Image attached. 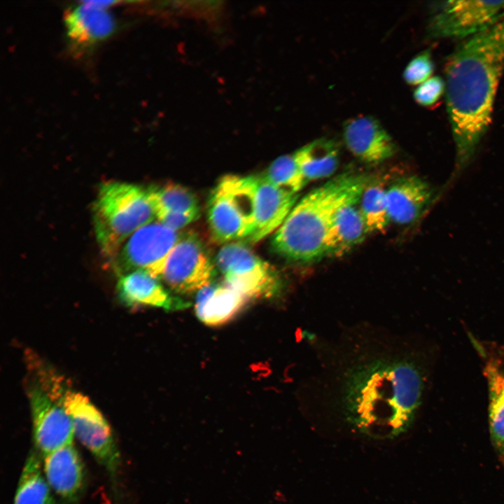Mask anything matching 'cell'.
<instances>
[{"mask_svg":"<svg viewBox=\"0 0 504 504\" xmlns=\"http://www.w3.org/2000/svg\"><path fill=\"white\" fill-rule=\"evenodd\" d=\"M338 361L326 398L351 426L396 436L409 426L424 391L422 372L398 346L364 342Z\"/></svg>","mask_w":504,"mask_h":504,"instance_id":"6da1fadb","label":"cell"},{"mask_svg":"<svg viewBox=\"0 0 504 504\" xmlns=\"http://www.w3.org/2000/svg\"><path fill=\"white\" fill-rule=\"evenodd\" d=\"M503 72L504 13L461 44L445 68L447 108L455 146L451 183L470 164L486 132Z\"/></svg>","mask_w":504,"mask_h":504,"instance_id":"7a4b0ae2","label":"cell"},{"mask_svg":"<svg viewBox=\"0 0 504 504\" xmlns=\"http://www.w3.org/2000/svg\"><path fill=\"white\" fill-rule=\"evenodd\" d=\"M370 180L365 174L346 172L309 192L274 233V251L298 262L324 257L326 238L335 215L344 205L358 200Z\"/></svg>","mask_w":504,"mask_h":504,"instance_id":"3957f363","label":"cell"},{"mask_svg":"<svg viewBox=\"0 0 504 504\" xmlns=\"http://www.w3.org/2000/svg\"><path fill=\"white\" fill-rule=\"evenodd\" d=\"M92 214L97 242L110 261L135 231L157 218L149 188L119 181L100 186Z\"/></svg>","mask_w":504,"mask_h":504,"instance_id":"277c9868","label":"cell"},{"mask_svg":"<svg viewBox=\"0 0 504 504\" xmlns=\"http://www.w3.org/2000/svg\"><path fill=\"white\" fill-rule=\"evenodd\" d=\"M41 386L62 405L80 442L109 473L115 475L120 461V453L111 428L102 412L54 370L45 376Z\"/></svg>","mask_w":504,"mask_h":504,"instance_id":"5b68a950","label":"cell"},{"mask_svg":"<svg viewBox=\"0 0 504 504\" xmlns=\"http://www.w3.org/2000/svg\"><path fill=\"white\" fill-rule=\"evenodd\" d=\"M257 176L226 175L213 190L208 223L218 243L246 240L255 224Z\"/></svg>","mask_w":504,"mask_h":504,"instance_id":"8992f818","label":"cell"},{"mask_svg":"<svg viewBox=\"0 0 504 504\" xmlns=\"http://www.w3.org/2000/svg\"><path fill=\"white\" fill-rule=\"evenodd\" d=\"M181 236L158 220L150 222L123 243L111 261V265L119 276L144 270L162 278L168 257Z\"/></svg>","mask_w":504,"mask_h":504,"instance_id":"52a82bcc","label":"cell"},{"mask_svg":"<svg viewBox=\"0 0 504 504\" xmlns=\"http://www.w3.org/2000/svg\"><path fill=\"white\" fill-rule=\"evenodd\" d=\"M216 264L224 282L250 300L273 296L281 288L276 270L243 243L230 242L223 246Z\"/></svg>","mask_w":504,"mask_h":504,"instance_id":"ba28073f","label":"cell"},{"mask_svg":"<svg viewBox=\"0 0 504 504\" xmlns=\"http://www.w3.org/2000/svg\"><path fill=\"white\" fill-rule=\"evenodd\" d=\"M504 13V1H447L435 6L428 34L435 38L471 37L493 24Z\"/></svg>","mask_w":504,"mask_h":504,"instance_id":"9c48e42d","label":"cell"},{"mask_svg":"<svg viewBox=\"0 0 504 504\" xmlns=\"http://www.w3.org/2000/svg\"><path fill=\"white\" fill-rule=\"evenodd\" d=\"M27 385L33 422L35 449L44 457L52 451L73 443L74 430L70 417L62 405L54 400L36 380Z\"/></svg>","mask_w":504,"mask_h":504,"instance_id":"30bf717a","label":"cell"},{"mask_svg":"<svg viewBox=\"0 0 504 504\" xmlns=\"http://www.w3.org/2000/svg\"><path fill=\"white\" fill-rule=\"evenodd\" d=\"M214 267L200 240L181 236L169 254L162 276L174 291L187 294L211 284Z\"/></svg>","mask_w":504,"mask_h":504,"instance_id":"8fae6325","label":"cell"},{"mask_svg":"<svg viewBox=\"0 0 504 504\" xmlns=\"http://www.w3.org/2000/svg\"><path fill=\"white\" fill-rule=\"evenodd\" d=\"M438 196V191L417 175L398 178L386 190L390 221L402 225L414 223Z\"/></svg>","mask_w":504,"mask_h":504,"instance_id":"7c38bea8","label":"cell"},{"mask_svg":"<svg viewBox=\"0 0 504 504\" xmlns=\"http://www.w3.org/2000/svg\"><path fill=\"white\" fill-rule=\"evenodd\" d=\"M343 138L348 150L360 161L377 164L391 158L396 146L377 120L358 115L343 125Z\"/></svg>","mask_w":504,"mask_h":504,"instance_id":"4fadbf2b","label":"cell"},{"mask_svg":"<svg viewBox=\"0 0 504 504\" xmlns=\"http://www.w3.org/2000/svg\"><path fill=\"white\" fill-rule=\"evenodd\" d=\"M299 195L279 188L263 175L257 176L253 230L247 241L255 244L274 233L283 224Z\"/></svg>","mask_w":504,"mask_h":504,"instance_id":"5bb4252c","label":"cell"},{"mask_svg":"<svg viewBox=\"0 0 504 504\" xmlns=\"http://www.w3.org/2000/svg\"><path fill=\"white\" fill-rule=\"evenodd\" d=\"M42 458L50 488L66 500H76L83 487L84 468L74 444L63 446Z\"/></svg>","mask_w":504,"mask_h":504,"instance_id":"9a60e30c","label":"cell"},{"mask_svg":"<svg viewBox=\"0 0 504 504\" xmlns=\"http://www.w3.org/2000/svg\"><path fill=\"white\" fill-rule=\"evenodd\" d=\"M117 292L120 302L130 307L151 306L169 310L186 305L183 301L171 295L157 278L144 270H134L119 276Z\"/></svg>","mask_w":504,"mask_h":504,"instance_id":"2e32d148","label":"cell"},{"mask_svg":"<svg viewBox=\"0 0 504 504\" xmlns=\"http://www.w3.org/2000/svg\"><path fill=\"white\" fill-rule=\"evenodd\" d=\"M118 1H84L66 13L68 36L79 44H90L108 37L114 22L106 8Z\"/></svg>","mask_w":504,"mask_h":504,"instance_id":"e0dca14e","label":"cell"},{"mask_svg":"<svg viewBox=\"0 0 504 504\" xmlns=\"http://www.w3.org/2000/svg\"><path fill=\"white\" fill-rule=\"evenodd\" d=\"M250 300L225 282L210 284L197 292L195 312L206 325L219 326L233 318Z\"/></svg>","mask_w":504,"mask_h":504,"instance_id":"ac0fdd59","label":"cell"},{"mask_svg":"<svg viewBox=\"0 0 504 504\" xmlns=\"http://www.w3.org/2000/svg\"><path fill=\"white\" fill-rule=\"evenodd\" d=\"M359 200L342 206L335 215L325 242V256L340 257L362 243L368 232Z\"/></svg>","mask_w":504,"mask_h":504,"instance_id":"d6986e66","label":"cell"},{"mask_svg":"<svg viewBox=\"0 0 504 504\" xmlns=\"http://www.w3.org/2000/svg\"><path fill=\"white\" fill-rule=\"evenodd\" d=\"M294 153L308 183L331 176L339 164L338 146L330 139L314 140Z\"/></svg>","mask_w":504,"mask_h":504,"instance_id":"ffe728a7","label":"cell"},{"mask_svg":"<svg viewBox=\"0 0 504 504\" xmlns=\"http://www.w3.org/2000/svg\"><path fill=\"white\" fill-rule=\"evenodd\" d=\"M41 454L30 451L20 475L13 504H53L50 485L43 476Z\"/></svg>","mask_w":504,"mask_h":504,"instance_id":"44dd1931","label":"cell"},{"mask_svg":"<svg viewBox=\"0 0 504 504\" xmlns=\"http://www.w3.org/2000/svg\"><path fill=\"white\" fill-rule=\"evenodd\" d=\"M387 187L380 180L371 179L360 195L359 208L368 233L382 232L391 222L386 203Z\"/></svg>","mask_w":504,"mask_h":504,"instance_id":"7402d4cb","label":"cell"},{"mask_svg":"<svg viewBox=\"0 0 504 504\" xmlns=\"http://www.w3.org/2000/svg\"><path fill=\"white\" fill-rule=\"evenodd\" d=\"M489 392V423L494 441L504 444V372L493 364H488L485 370Z\"/></svg>","mask_w":504,"mask_h":504,"instance_id":"603a6c76","label":"cell"},{"mask_svg":"<svg viewBox=\"0 0 504 504\" xmlns=\"http://www.w3.org/2000/svg\"><path fill=\"white\" fill-rule=\"evenodd\" d=\"M263 176L274 185L297 194L308 183L294 153L275 159Z\"/></svg>","mask_w":504,"mask_h":504,"instance_id":"cb8c5ba5","label":"cell"},{"mask_svg":"<svg viewBox=\"0 0 504 504\" xmlns=\"http://www.w3.org/2000/svg\"><path fill=\"white\" fill-rule=\"evenodd\" d=\"M149 188L155 201L157 215L164 211H200L195 195L184 186L172 183Z\"/></svg>","mask_w":504,"mask_h":504,"instance_id":"d4e9b609","label":"cell"},{"mask_svg":"<svg viewBox=\"0 0 504 504\" xmlns=\"http://www.w3.org/2000/svg\"><path fill=\"white\" fill-rule=\"evenodd\" d=\"M433 70L434 64L430 52L426 50L408 63L404 70L403 78L407 84L419 85L430 78Z\"/></svg>","mask_w":504,"mask_h":504,"instance_id":"484cf974","label":"cell"},{"mask_svg":"<svg viewBox=\"0 0 504 504\" xmlns=\"http://www.w3.org/2000/svg\"><path fill=\"white\" fill-rule=\"evenodd\" d=\"M445 82L440 76H433L419 85L414 92L415 101L422 106L435 104L445 91Z\"/></svg>","mask_w":504,"mask_h":504,"instance_id":"4316f807","label":"cell"},{"mask_svg":"<svg viewBox=\"0 0 504 504\" xmlns=\"http://www.w3.org/2000/svg\"><path fill=\"white\" fill-rule=\"evenodd\" d=\"M200 211L188 212L164 211L158 214L157 219L173 230L178 231L195 220Z\"/></svg>","mask_w":504,"mask_h":504,"instance_id":"83f0119b","label":"cell"},{"mask_svg":"<svg viewBox=\"0 0 504 504\" xmlns=\"http://www.w3.org/2000/svg\"><path fill=\"white\" fill-rule=\"evenodd\" d=\"M302 336L307 342H313L316 340L315 335L310 331H303Z\"/></svg>","mask_w":504,"mask_h":504,"instance_id":"f1b7e54d","label":"cell"}]
</instances>
